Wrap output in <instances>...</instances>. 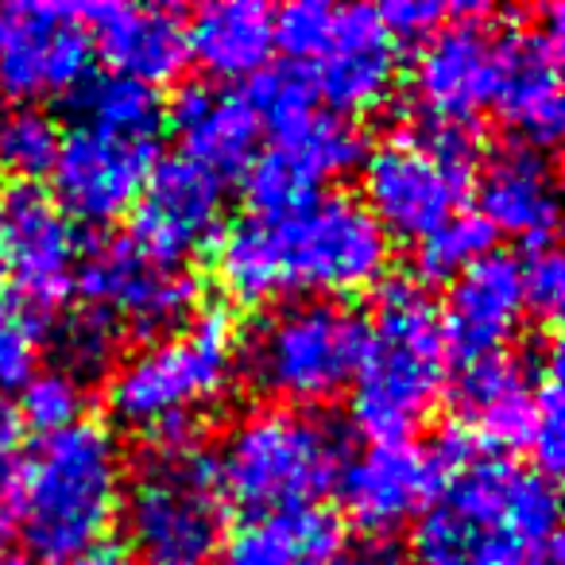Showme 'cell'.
Listing matches in <instances>:
<instances>
[{
  "label": "cell",
  "mask_w": 565,
  "mask_h": 565,
  "mask_svg": "<svg viewBox=\"0 0 565 565\" xmlns=\"http://www.w3.org/2000/svg\"><path fill=\"white\" fill-rule=\"evenodd\" d=\"M554 480L484 457L454 472L411 534V565H557Z\"/></svg>",
  "instance_id": "6da1fadb"
},
{
  "label": "cell",
  "mask_w": 565,
  "mask_h": 565,
  "mask_svg": "<svg viewBox=\"0 0 565 565\" xmlns=\"http://www.w3.org/2000/svg\"><path fill=\"white\" fill-rule=\"evenodd\" d=\"M125 495V454L117 434L86 423L40 438L20 457L4 519H12L28 557L40 565H66L105 542Z\"/></svg>",
  "instance_id": "7a4b0ae2"
},
{
  "label": "cell",
  "mask_w": 565,
  "mask_h": 565,
  "mask_svg": "<svg viewBox=\"0 0 565 565\" xmlns=\"http://www.w3.org/2000/svg\"><path fill=\"white\" fill-rule=\"evenodd\" d=\"M233 322L205 310L194 326L140 345L109 372V411L156 454H198L205 415L233 380Z\"/></svg>",
  "instance_id": "3957f363"
},
{
  "label": "cell",
  "mask_w": 565,
  "mask_h": 565,
  "mask_svg": "<svg viewBox=\"0 0 565 565\" xmlns=\"http://www.w3.org/2000/svg\"><path fill=\"white\" fill-rule=\"evenodd\" d=\"M364 326L369 338L353 380V423L372 441H407L434 415L446 387L441 307L423 282L392 279L376 291V315Z\"/></svg>",
  "instance_id": "277c9868"
},
{
  "label": "cell",
  "mask_w": 565,
  "mask_h": 565,
  "mask_svg": "<svg viewBox=\"0 0 565 565\" xmlns=\"http://www.w3.org/2000/svg\"><path fill=\"white\" fill-rule=\"evenodd\" d=\"M349 461V430L330 415L259 407L228 426L217 457V484L252 515L315 508Z\"/></svg>",
  "instance_id": "5b68a950"
},
{
  "label": "cell",
  "mask_w": 565,
  "mask_h": 565,
  "mask_svg": "<svg viewBox=\"0 0 565 565\" xmlns=\"http://www.w3.org/2000/svg\"><path fill=\"white\" fill-rule=\"evenodd\" d=\"M369 326L338 299H295L267 310L244 341V376L275 407L310 411L353 387Z\"/></svg>",
  "instance_id": "8992f818"
},
{
  "label": "cell",
  "mask_w": 565,
  "mask_h": 565,
  "mask_svg": "<svg viewBox=\"0 0 565 565\" xmlns=\"http://www.w3.org/2000/svg\"><path fill=\"white\" fill-rule=\"evenodd\" d=\"M256 233L275 295L338 299L364 291L384 279L392 256L361 198L349 194H315L287 213L256 217Z\"/></svg>",
  "instance_id": "52a82bcc"
},
{
  "label": "cell",
  "mask_w": 565,
  "mask_h": 565,
  "mask_svg": "<svg viewBox=\"0 0 565 565\" xmlns=\"http://www.w3.org/2000/svg\"><path fill=\"white\" fill-rule=\"evenodd\" d=\"M117 519L140 565H213L225 546V492L202 454H151L125 477Z\"/></svg>",
  "instance_id": "ba28073f"
},
{
  "label": "cell",
  "mask_w": 565,
  "mask_h": 565,
  "mask_svg": "<svg viewBox=\"0 0 565 565\" xmlns=\"http://www.w3.org/2000/svg\"><path fill=\"white\" fill-rule=\"evenodd\" d=\"M275 47L295 58L330 109L369 113L387 102L399 74V51L376 9H333L322 0H299L275 12Z\"/></svg>",
  "instance_id": "9c48e42d"
},
{
  "label": "cell",
  "mask_w": 565,
  "mask_h": 565,
  "mask_svg": "<svg viewBox=\"0 0 565 565\" xmlns=\"http://www.w3.org/2000/svg\"><path fill=\"white\" fill-rule=\"evenodd\" d=\"M74 287L86 307L143 345L186 330L198 310V282L179 267H159L125 236H102L78 252Z\"/></svg>",
  "instance_id": "30bf717a"
},
{
  "label": "cell",
  "mask_w": 565,
  "mask_h": 565,
  "mask_svg": "<svg viewBox=\"0 0 565 565\" xmlns=\"http://www.w3.org/2000/svg\"><path fill=\"white\" fill-rule=\"evenodd\" d=\"M159 159V136L125 132V128L74 120L71 132L58 140L51 167L55 202L66 217L109 225L132 213L143 182Z\"/></svg>",
  "instance_id": "8fae6325"
},
{
  "label": "cell",
  "mask_w": 565,
  "mask_h": 565,
  "mask_svg": "<svg viewBox=\"0 0 565 565\" xmlns=\"http://www.w3.org/2000/svg\"><path fill=\"white\" fill-rule=\"evenodd\" d=\"M364 210L380 225L384 236L399 241H423L434 228H441L469 194L477 171L457 167L449 159L434 156L430 148L403 136L372 156H364Z\"/></svg>",
  "instance_id": "7c38bea8"
},
{
  "label": "cell",
  "mask_w": 565,
  "mask_h": 565,
  "mask_svg": "<svg viewBox=\"0 0 565 565\" xmlns=\"http://www.w3.org/2000/svg\"><path fill=\"white\" fill-rule=\"evenodd\" d=\"M225 179L186 156H163L132 205L128 241L159 267H182L225 233Z\"/></svg>",
  "instance_id": "4fadbf2b"
},
{
  "label": "cell",
  "mask_w": 565,
  "mask_h": 565,
  "mask_svg": "<svg viewBox=\"0 0 565 565\" xmlns=\"http://www.w3.org/2000/svg\"><path fill=\"white\" fill-rule=\"evenodd\" d=\"M562 32L565 9L550 4L546 28H511L495 35L492 109L523 148H554L565 125L562 102Z\"/></svg>",
  "instance_id": "5bb4252c"
},
{
  "label": "cell",
  "mask_w": 565,
  "mask_h": 565,
  "mask_svg": "<svg viewBox=\"0 0 565 565\" xmlns=\"http://www.w3.org/2000/svg\"><path fill=\"white\" fill-rule=\"evenodd\" d=\"M94 40L82 9L66 4H20L9 9L0 43V94L17 105L74 94L89 78Z\"/></svg>",
  "instance_id": "9a60e30c"
},
{
  "label": "cell",
  "mask_w": 565,
  "mask_h": 565,
  "mask_svg": "<svg viewBox=\"0 0 565 565\" xmlns=\"http://www.w3.org/2000/svg\"><path fill=\"white\" fill-rule=\"evenodd\" d=\"M0 248L4 275L17 279L32 310H51L74 291L78 233L58 202L35 182H17L0 194Z\"/></svg>",
  "instance_id": "2e32d148"
},
{
  "label": "cell",
  "mask_w": 565,
  "mask_h": 565,
  "mask_svg": "<svg viewBox=\"0 0 565 565\" xmlns=\"http://www.w3.org/2000/svg\"><path fill=\"white\" fill-rule=\"evenodd\" d=\"M438 457L418 441H372L364 454L349 457L338 477L341 508L361 531L392 534L430 508L441 488Z\"/></svg>",
  "instance_id": "e0dca14e"
},
{
  "label": "cell",
  "mask_w": 565,
  "mask_h": 565,
  "mask_svg": "<svg viewBox=\"0 0 565 565\" xmlns=\"http://www.w3.org/2000/svg\"><path fill=\"white\" fill-rule=\"evenodd\" d=\"M457 24L438 28L423 43L411 71V86L423 105V117L472 125L492 102L495 86V35L484 28L488 9L461 4L454 9Z\"/></svg>",
  "instance_id": "ac0fdd59"
},
{
  "label": "cell",
  "mask_w": 565,
  "mask_h": 565,
  "mask_svg": "<svg viewBox=\"0 0 565 565\" xmlns=\"http://www.w3.org/2000/svg\"><path fill=\"white\" fill-rule=\"evenodd\" d=\"M557 372H562V356H557V341L550 338H542L531 361H515L508 353L469 361L454 384V403L465 423L461 430L492 446H526L539 384Z\"/></svg>",
  "instance_id": "d6986e66"
},
{
  "label": "cell",
  "mask_w": 565,
  "mask_h": 565,
  "mask_svg": "<svg viewBox=\"0 0 565 565\" xmlns=\"http://www.w3.org/2000/svg\"><path fill=\"white\" fill-rule=\"evenodd\" d=\"M523 315L526 302L523 282H519V259L488 252L449 287L446 315H441L449 353H457L465 364L503 353V345L523 326Z\"/></svg>",
  "instance_id": "ffe728a7"
},
{
  "label": "cell",
  "mask_w": 565,
  "mask_h": 565,
  "mask_svg": "<svg viewBox=\"0 0 565 565\" xmlns=\"http://www.w3.org/2000/svg\"><path fill=\"white\" fill-rule=\"evenodd\" d=\"M82 20L113 74L156 89L186 66V28L174 12L148 4H89Z\"/></svg>",
  "instance_id": "44dd1931"
},
{
  "label": "cell",
  "mask_w": 565,
  "mask_h": 565,
  "mask_svg": "<svg viewBox=\"0 0 565 565\" xmlns=\"http://www.w3.org/2000/svg\"><path fill=\"white\" fill-rule=\"evenodd\" d=\"M171 128L182 143V156L213 171L217 179L248 171L259 136H264L248 94L228 86H205V82L186 86L174 97Z\"/></svg>",
  "instance_id": "7402d4cb"
},
{
  "label": "cell",
  "mask_w": 565,
  "mask_h": 565,
  "mask_svg": "<svg viewBox=\"0 0 565 565\" xmlns=\"http://www.w3.org/2000/svg\"><path fill=\"white\" fill-rule=\"evenodd\" d=\"M480 217L492 233L542 248L557 225V179L542 151L511 148L480 179Z\"/></svg>",
  "instance_id": "603a6c76"
},
{
  "label": "cell",
  "mask_w": 565,
  "mask_h": 565,
  "mask_svg": "<svg viewBox=\"0 0 565 565\" xmlns=\"http://www.w3.org/2000/svg\"><path fill=\"white\" fill-rule=\"evenodd\" d=\"M275 51V12L259 0H221L194 12L186 58L221 82L259 78Z\"/></svg>",
  "instance_id": "cb8c5ba5"
},
{
  "label": "cell",
  "mask_w": 565,
  "mask_h": 565,
  "mask_svg": "<svg viewBox=\"0 0 565 565\" xmlns=\"http://www.w3.org/2000/svg\"><path fill=\"white\" fill-rule=\"evenodd\" d=\"M345 531L326 508H287L252 515L228 534L225 565H330Z\"/></svg>",
  "instance_id": "d4e9b609"
},
{
  "label": "cell",
  "mask_w": 565,
  "mask_h": 565,
  "mask_svg": "<svg viewBox=\"0 0 565 565\" xmlns=\"http://www.w3.org/2000/svg\"><path fill=\"white\" fill-rule=\"evenodd\" d=\"M74 120L125 128V132L159 136L163 128V97L143 82L125 74H97L74 89Z\"/></svg>",
  "instance_id": "484cf974"
},
{
  "label": "cell",
  "mask_w": 565,
  "mask_h": 565,
  "mask_svg": "<svg viewBox=\"0 0 565 565\" xmlns=\"http://www.w3.org/2000/svg\"><path fill=\"white\" fill-rule=\"evenodd\" d=\"M275 148L291 151L302 167L310 171V179L322 186L330 179H341V174L356 171L364 163V132L353 125L349 117H338V113H322L318 109L291 140L275 143Z\"/></svg>",
  "instance_id": "4316f807"
},
{
  "label": "cell",
  "mask_w": 565,
  "mask_h": 565,
  "mask_svg": "<svg viewBox=\"0 0 565 565\" xmlns=\"http://www.w3.org/2000/svg\"><path fill=\"white\" fill-rule=\"evenodd\" d=\"M55 117L43 113L40 105H9L0 113V167L17 182H35L51 174L58 156Z\"/></svg>",
  "instance_id": "83f0119b"
},
{
  "label": "cell",
  "mask_w": 565,
  "mask_h": 565,
  "mask_svg": "<svg viewBox=\"0 0 565 565\" xmlns=\"http://www.w3.org/2000/svg\"><path fill=\"white\" fill-rule=\"evenodd\" d=\"M488 248H492V228L484 225V217L480 213H454L446 225L418 241L415 264L426 282H454L477 259H484Z\"/></svg>",
  "instance_id": "f1b7e54d"
},
{
  "label": "cell",
  "mask_w": 565,
  "mask_h": 565,
  "mask_svg": "<svg viewBox=\"0 0 565 565\" xmlns=\"http://www.w3.org/2000/svg\"><path fill=\"white\" fill-rule=\"evenodd\" d=\"M117 345H120V330L105 315H97L94 307L74 310L55 330V353L63 361V372L78 380V384L113 372Z\"/></svg>",
  "instance_id": "f546056e"
},
{
  "label": "cell",
  "mask_w": 565,
  "mask_h": 565,
  "mask_svg": "<svg viewBox=\"0 0 565 565\" xmlns=\"http://www.w3.org/2000/svg\"><path fill=\"white\" fill-rule=\"evenodd\" d=\"M244 194H248V205L256 210V217H275V213L295 210V205L322 194V190L291 151L271 148L267 156L252 159V167L244 171Z\"/></svg>",
  "instance_id": "4dcf8cb0"
},
{
  "label": "cell",
  "mask_w": 565,
  "mask_h": 565,
  "mask_svg": "<svg viewBox=\"0 0 565 565\" xmlns=\"http://www.w3.org/2000/svg\"><path fill=\"white\" fill-rule=\"evenodd\" d=\"M20 426L35 430L40 438L63 434L82 423L86 415V384L66 376L63 369L55 372H35L24 387H20Z\"/></svg>",
  "instance_id": "1f68e13d"
},
{
  "label": "cell",
  "mask_w": 565,
  "mask_h": 565,
  "mask_svg": "<svg viewBox=\"0 0 565 565\" xmlns=\"http://www.w3.org/2000/svg\"><path fill=\"white\" fill-rule=\"evenodd\" d=\"M40 322L20 302L0 299V392L24 387L40 364Z\"/></svg>",
  "instance_id": "d6a6232c"
},
{
  "label": "cell",
  "mask_w": 565,
  "mask_h": 565,
  "mask_svg": "<svg viewBox=\"0 0 565 565\" xmlns=\"http://www.w3.org/2000/svg\"><path fill=\"white\" fill-rule=\"evenodd\" d=\"M526 449L534 457V472L554 477L565 465V418H562V387L557 376H546L539 384V403H534V423Z\"/></svg>",
  "instance_id": "836d02e7"
},
{
  "label": "cell",
  "mask_w": 565,
  "mask_h": 565,
  "mask_svg": "<svg viewBox=\"0 0 565 565\" xmlns=\"http://www.w3.org/2000/svg\"><path fill=\"white\" fill-rule=\"evenodd\" d=\"M519 282H523V302L531 315L554 318L565 299V267L550 244L531 248L526 264H519Z\"/></svg>",
  "instance_id": "e575fe53"
},
{
  "label": "cell",
  "mask_w": 565,
  "mask_h": 565,
  "mask_svg": "<svg viewBox=\"0 0 565 565\" xmlns=\"http://www.w3.org/2000/svg\"><path fill=\"white\" fill-rule=\"evenodd\" d=\"M449 17H454V9L434 4V0H395V4H384V9H380V20H384L387 35H392L395 43L399 40L426 43Z\"/></svg>",
  "instance_id": "d590c367"
},
{
  "label": "cell",
  "mask_w": 565,
  "mask_h": 565,
  "mask_svg": "<svg viewBox=\"0 0 565 565\" xmlns=\"http://www.w3.org/2000/svg\"><path fill=\"white\" fill-rule=\"evenodd\" d=\"M20 457H24V426H20L17 407L0 395V519H4V495L20 469Z\"/></svg>",
  "instance_id": "8d00e7d4"
},
{
  "label": "cell",
  "mask_w": 565,
  "mask_h": 565,
  "mask_svg": "<svg viewBox=\"0 0 565 565\" xmlns=\"http://www.w3.org/2000/svg\"><path fill=\"white\" fill-rule=\"evenodd\" d=\"M330 565H403V557H395V550L380 546V542H364V546H353L349 554H338Z\"/></svg>",
  "instance_id": "74e56055"
},
{
  "label": "cell",
  "mask_w": 565,
  "mask_h": 565,
  "mask_svg": "<svg viewBox=\"0 0 565 565\" xmlns=\"http://www.w3.org/2000/svg\"><path fill=\"white\" fill-rule=\"evenodd\" d=\"M66 565H140L132 554H128V546H113V542H97V546H89L86 554H78L74 562Z\"/></svg>",
  "instance_id": "f35d334b"
},
{
  "label": "cell",
  "mask_w": 565,
  "mask_h": 565,
  "mask_svg": "<svg viewBox=\"0 0 565 565\" xmlns=\"http://www.w3.org/2000/svg\"><path fill=\"white\" fill-rule=\"evenodd\" d=\"M0 565H28V557L20 554L17 546H9V542L0 539Z\"/></svg>",
  "instance_id": "ab89813d"
},
{
  "label": "cell",
  "mask_w": 565,
  "mask_h": 565,
  "mask_svg": "<svg viewBox=\"0 0 565 565\" xmlns=\"http://www.w3.org/2000/svg\"><path fill=\"white\" fill-rule=\"evenodd\" d=\"M4 28H9V12L0 9V43H4Z\"/></svg>",
  "instance_id": "60d3db41"
},
{
  "label": "cell",
  "mask_w": 565,
  "mask_h": 565,
  "mask_svg": "<svg viewBox=\"0 0 565 565\" xmlns=\"http://www.w3.org/2000/svg\"><path fill=\"white\" fill-rule=\"evenodd\" d=\"M0 279H4V248H0Z\"/></svg>",
  "instance_id": "b9f144b4"
}]
</instances>
